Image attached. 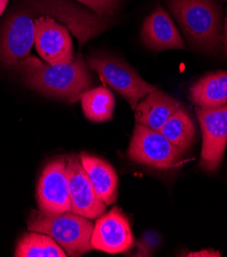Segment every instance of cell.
<instances>
[{
    "mask_svg": "<svg viewBox=\"0 0 227 257\" xmlns=\"http://www.w3.org/2000/svg\"><path fill=\"white\" fill-rule=\"evenodd\" d=\"M185 256H190V257H219L221 256V253L215 251V250H201L198 252H191L188 253Z\"/></svg>",
    "mask_w": 227,
    "mask_h": 257,
    "instance_id": "20",
    "label": "cell"
},
{
    "mask_svg": "<svg viewBox=\"0 0 227 257\" xmlns=\"http://www.w3.org/2000/svg\"><path fill=\"white\" fill-rule=\"evenodd\" d=\"M24 6L13 13L0 29V62L8 67H16L27 59L34 43L36 11Z\"/></svg>",
    "mask_w": 227,
    "mask_h": 257,
    "instance_id": "6",
    "label": "cell"
},
{
    "mask_svg": "<svg viewBox=\"0 0 227 257\" xmlns=\"http://www.w3.org/2000/svg\"><path fill=\"white\" fill-rule=\"evenodd\" d=\"M224 42L227 49V16L225 18V25H224Z\"/></svg>",
    "mask_w": 227,
    "mask_h": 257,
    "instance_id": "22",
    "label": "cell"
},
{
    "mask_svg": "<svg viewBox=\"0 0 227 257\" xmlns=\"http://www.w3.org/2000/svg\"><path fill=\"white\" fill-rule=\"evenodd\" d=\"M77 2L91 9L98 16H107L119 7L121 0H77Z\"/></svg>",
    "mask_w": 227,
    "mask_h": 257,
    "instance_id": "19",
    "label": "cell"
},
{
    "mask_svg": "<svg viewBox=\"0 0 227 257\" xmlns=\"http://www.w3.org/2000/svg\"><path fill=\"white\" fill-rule=\"evenodd\" d=\"M16 67L28 86L46 96L76 101L92 84L82 57L59 65H46L36 58H27Z\"/></svg>",
    "mask_w": 227,
    "mask_h": 257,
    "instance_id": "1",
    "label": "cell"
},
{
    "mask_svg": "<svg viewBox=\"0 0 227 257\" xmlns=\"http://www.w3.org/2000/svg\"><path fill=\"white\" fill-rule=\"evenodd\" d=\"M180 107L181 104L177 99L155 89L144 96L134 109L136 124L160 132L173 113Z\"/></svg>",
    "mask_w": 227,
    "mask_h": 257,
    "instance_id": "13",
    "label": "cell"
},
{
    "mask_svg": "<svg viewBox=\"0 0 227 257\" xmlns=\"http://www.w3.org/2000/svg\"><path fill=\"white\" fill-rule=\"evenodd\" d=\"M186 151L172 144L161 132L136 124L129 146V158L158 169H172L183 163Z\"/></svg>",
    "mask_w": 227,
    "mask_h": 257,
    "instance_id": "4",
    "label": "cell"
},
{
    "mask_svg": "<svg viewBox=\"0 0 227 257\" xmlns=\"http://www.w3.org/2000/svg\"><path fill=\"white\" fill-rule=\"evenodd\" d=\"M190 99L199 109H213L227 105V71L207 74L190 90Z\"/></svg>",
    "mask_w": 227,
    "mask_h": 257,
    "instance_id": "15",
    "label": "cell"
},
{
    "mask_svg": "<svg viewBox=\"0 0 227 257\" xmlns=\"http://www.w3.org/2000/svg\"><path fill=\"white\" fill-rule=\"evenodd\" d=\"M196 114L203 134L199 166L206 171H215L223 161L227 146V105L213 109L196 108Z\"/></svg>",
    "mask_w": 227,
    "mask_h": 257,
    "instance_id": "7",
    "label": "cell"
},
{
    "mask_svg": "<svg viewBox=\"0 0 227 257\" xmlns=\"http://www.w3.org/2000/svg\"><path fill=\"white\" fill-rule=\"evenodd\" d=\"M92 249L119 254L132 248L134 238L129 220L118 207L97 218L90 240Z\"/></svg>",
    "mask_w": 227,
    "mask_h": 257,
    "instance_id": "10",
    "label": "cell"
},
{
    "mask_svg": "<svg viewBox=\"0 0 227 257\" xmlns=\"http://www.w3.org/2000/svg\"><path fill=\"white\" fill-rule=\"evenodd\" d=\"M141 39L146 47L155 51L186 48L173 20L161 7L145 19L141 29Z\"/></svg>",
    "mask_w": 227,
    "mask_h": 257,
    "instance_id": "12",
    "label": "cell"
},
{
    "mask_svg": "<svg viewBox=\"0 0 227 257\" xmlns=\"http://www.w3.org/2000/svg\"><path fill=\"white\" fill-rule=\"evenodd\" d=\"M16 257H66L65 250L49 236L31 232L24 235L17 244Z\"/></svg>",
    "mask_w": 227,
    "mask_h": 257,
    "instance_id": "18",
    "label": "cell"
},
{
    "mask_svg": "<svg viewBox=\"0 0 227 257\" xmlns=\"http://www.w3.org/2000/svg\"><path fill=\"white\" fill-rule=\"evenodd\" d=\"M30 232L41 233L53 238L68 256H81L92 250L90 243L93 223L74 212L50 213L33 210L28 218Z\"/></svg>",
    "mask_w": 227,
    "mask_h": 257,
    "instance_id": "3",
    "label": "cell"
},
{
    "mask_svg": "<svg viewBox=\"0 0 227 257\" xmlns=\"http://www.w3.org/2000/svg\"><path fill=\"white\" fill-rule=\"evenodd\" d=\"M190 45L201 51H215L222 39V14L214 0H168Z\"/></svg>",
    "mask_w": 227,
    "mask_h": 257,
    "instance_id": "2",
    "label": "cell"
},
{
    "mask_svg": "<svg viewBox=\"0 0 227 257\" xmlns=\"http://www.w3.org/2000/svg\"><path fill=\"white\" fill-rule=\"evenodd\" d=\"M88 66L109 86L120 93L134 110L138 102L156 86L144 81L127 63L116 57L98 55L88 58Z\"/></svg>",
    "mask_w": 227,
    "mask_h": 257,
    "instance_id": "5",
    "label": "cell"
},
{
    "mask_svg": "<svg viewBox=\"0 0 227 257\" xmlns=\"http://www.w3.org/2000/svg\"><path fill=\"white\" fill-rule=\"evenodd\" d=\"M80 161L98 197L106 205L114 204L118 195V176L113 166L84 152L81 153Z\"/></svg>",
    "mask_w": 227,
    "mask_h": 257,
    "instance_id": "14",
    "label": "cell"
},
{
    "mask_svg": "<svg viewBox=\"0 0 227 257\" xmlns=\"http://www.w3.org/2000/svg\"><path fill=\"white\" fill-rule=\"evenodd\" d=\"M81 105L85 117L92 122H105L113 117L115 110V97L105 88L88 89L81 95Z\"/></svg>",
    "mask_w": 227,
    "mask_h": 257,
    "instance_id": "17",
    "label": "cell"
},
{
    "mask_svg": "<svg viewBox=\"0 0 227 257\" xmlns=\"http://www.w3.org/2000/svg\"><path fill=\"white\" fill-rule=\"evenodd\" d=\"M67 171L71 211L88 219H95L103 215L107 205L96 194L80 157L73 155L67 159Z\"/></svg>",
    "mask_w": 227,
    "mask_h": 257,
    "instance_id": "11",
    "label": "cell"
},
{
    "mask_svg": "<svg viewBox=\"0 0 227 257\" xmlns=\"http://www.w3.org/2000/svg\"><path fill=\"white\" fill-rule=\"evenodd\" d=\"M39 209L50 213L71 211L67 159L49 162L39 178L36 191Z\"/></svg>",
    "mask_w": 227,
    "mask_h": 257,
    "instance_id": "8",
    "label": "cell"
},
{
    "mask_svg": "<svg viewBox=\"0 0 227 257\" xmlns=\"http://www.w3.org/2000/svg\"><path fill=\"white\" fill-rule=\"evenodd\" d=\"M8 3H9V0H0V15L5 12Z\"/></svg>",
    "mask_w": 227,
    "mask_h": 257,
    "instance_id": "21",
    "label": "cell"
},
{
    "mask_svg": "<svg viewBox=\"0 0 227 257\" xmlns=\"http://www.w3.org/2000/svg\"><path fill=\"white\" fill-rule=\"evenodd\" d=\"M160 132L172 144L185 151L196 143L194 123L187 111L182 107L173 113Z\"/></svg>",
    "mask_w": 227,
    "mask_h": 257,
    "instance_id": "16",
    "label": "cell"
},
{
    "mask_svg": "<svg viewBox=\"0 0 227 257\" xmlns=\"http://www.w3.org/2000/svg\"><path fill=\"white\" fill-rule=\"evenodd\" d=\"M34 43L39 56L49 65L65 64L74 59L68 28L48 16L35 19Z\"/></svg>",
    "mask_w": 227,
    "mask_h": 257,
    "instance_id": "9",
    "label": "cell"
}]
</instances>
